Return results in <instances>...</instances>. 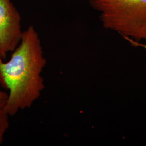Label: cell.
<instances>
[{"mask_svg": "<svg viewBox=\"0 0 146 146\" xmlns=\"http://www.w3.org/2000/svg\"><path fill=\"white\" fill-rule=\"evenodd\" d=\"M104 28L124 39L146 40V0H88Z\"/></svg>", "mask_w": 146, "mask_h": 146, "instance_id": "2", "label": "cell"}, {"mask_svg": "<svg viewBox=\"0 0 146 146\" xmlns=\"http://www.w3.org/2000/svg\"><path fill=\"white\" fill-rule=\"evenodd\" d=\"M8 94L0 88V145L5 140V136L9 128V117L7 110Z\"/></svg>", "mask_w": 146, "mask_h": 146, "instance_id": "4", "label": "cell"}, {"mask_svg": "<svg viewBox=\"0 0 146 146\" xmlns=\"http://www.w3.org/2000/svg\"><path fill=\"white\" fill-rule=\"evenodd\" d=\"M125 40H127L128 42H129L134 47H140L143 48L144 49H145L146 50V44H142L140 42H137L133 41L131 39H126Z\"/></svg>", "mask_w": 146, "mask_h": 146, "instance_id": "5", "label": "cell"}, {"mask_svg": "<svg viewBox=\"0 0 146 146\" xmlns=\"http://www.w3.org/2000/svg\"><path fill=\"white\" fill-rule=\"evenodd\" d=\"M41 40L33 26L23 31L18 46L5 61L0 56V85L8 91L10 116L31 108L45 89L42 72L47 65Z\"/></svg>", "mask_w": 146, "mask_h": 146, "instance_id": "1", "label": "cell"}, {"mask_svg": "<svg viewBox=\"0 0 146 146\" xmlns=\"http://www.w3.org/2000/svg\"><path fill=\"white\" fill-rule=\"evenodd\" d=\"M21 16L11 0H0V56L5 60L21 41Z\"/></svg>", "mask_w": 146, "mask_h": 146, "instance_id": "3", "label": "cell"}]
</instances>
